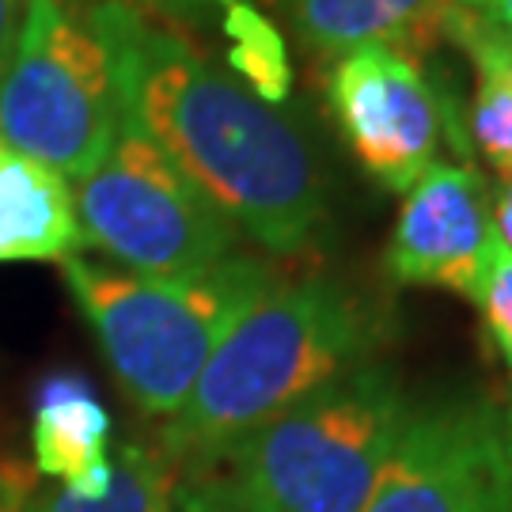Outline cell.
Listing matches in <instances>:
<instances>
[{"instance_id": "1", "label": "cell", "mask_w": 512, "mask_h": 512, "mask_svg": "<svg viewBox=\"0 0 512 512\" xmlns=\"http://www.w3.org/2000/svg\"><path fill=\"white\" fill-rule=\"evenodd\" d=\"M118 103L171 164L277 258L311 251L330 224L327 179L308 137L160 19L118 0L88 8Z\"/></svg>"}, {"instance_id": "2", "label": "cell", "mask_w": 512, "mask_h": 512, "mask_svg": "<svg viewBox=\"0 0 512 512\" xmlns=\"http://www.w3.org/2000/svg\"><path fill=\"white\" fill-rule=\"evenodd\" d=\"M391 342L384 304L327 274L277 281L228 330L205 372L167 418L160 448L186 475L217 471L255 429L342 372L380 361Z\"/></svg>"}, {"instance_id": "3", "label": "cell", "mask_w": 512, "mask_h": 512, "mask_svg": "<svg viewBox=\"0 0 512 512\" xmlns=\"http://www.w3.org/2000/svg\"><path fill=\"white\" fill-rule=\"evenodd\" d=\"M61 277L114 380L152 418L179 414L228 330L281 281L266 258L239 251L186 277H148L76 255L61 262Z\"/></svg>"}, {"instance_id": "4", "label": "cell", "mask_w": 512, "mask_h": 512, "mask_svg": "<svg viewBox=\"0 0 512 512\" xmlns=\"http://www.w3.org/2000/svg\"><path fill=\"white\" fill-rule=\"evenodd\" d=\"M410 403L391 365L349 368L239 440L224 478L258 512H365Z\"/></svg>"}, {"instance_id": "5", "label": "cell", "mask_w": 512, "mask_h": 512, "mask_svg": "<svg viewBox=\"0 0 512 512\" xmlns=\"http://www.w3.org/2000/svg\"><path fill=\"white\" fill-rule=\"evenodd\" d=\"M118 122L110 57L88 16L69 0H27L0 69V141L80 183L107 156Z\"/></svg>"}, {"instance_id": "6", "label": "cell", "mask_w": 512, "mask_h": 512, "mask_svg": "<svg viewBox=\"0 0 512 512\" xmlns=\"http://www.w3.org/2000/svg\"><path fill=\"white\" fill-rule=\"evenodd\" d=\"M76 217L84 247L148 277L202 274L239 247L236 224L126 114L107 156L76 183Z\"/></svg>"}, {"instance_id": "7", "label": "cell", "mask_w": 512, "mask_h": 512, "mask_svg": "<svg viewBox=\"0 0 512 512\" xmlns=\"http://www.w3.org/2000/svg\"><path fill=\"white\" fill-rule=\"evenodd\" d=\"M327 95L338 133L357 167L391 194H406L440 141L471 156L463 103L444 69H425L421 57L391 46H361L334 57Z\"/></svg>"}, {"instance_id": "8", "label": "cell", "mask_w": 512, "mask_h": 512, "mask_svg": "<svg viewBox=\"0 0 512 512\" xmlns=\"http://www.w3.org/2000/svg\"><path fill=\"white\" fill-rule=\"evenodd\" d=\"M365 512H512L505 418L482 395L410 403Z\"/></svg>"}, {"instance_id": "9", "label": "cell", "mask_w": 512, "mask_h": 512, "mask_svg": "<svg viewBox=\"0 0 512 512\" xmlns=\"http://www.w3.org/2000/svg\"><path fill=\"white\" fill-rule=\"evenodd\" d=\"M494 205L486 179L471 164H429L403 194L384 251L387 281L403 289H448L471 300Z\"/></svg>"}, {"instance_id": "10", "label": "cell", "mask_w": 512, "mask_h": 512, "mask_svg": "<svg viewBox=\"0 0 512 512\" xmlns=\"http://www.w3.org/2000/svg\"><path fill=\"white\" fill-rule=\"evenodd\" d=\"M110 410L76 372H54L35 391L31 448L42 478L76 497H103L114 475Z\"/></svg>"}, {"instance_id": "11", "label": "cell", "mask_w": 512, "mask_h": 512, "mask_svg": "<svg viewBox=\"0 0 512 512\" xmlns=\"http://www.w3.org/2000/svg\"><path fill=\"white\" fill-rule=\"evenodd\" d=\"M84 251L69 179L0 141V262H65Z\"/></svg>"}, {"instance_id": "12", "label": "cell", "mask_w": 512, "mask_h": 512, "mask_svg": "<svg viewBox=\"0 0 512 512\" xmlns=\"http://www.w3.org/2000/svg\"><path fill=\"white\" fill-rule=\"evenodd\" d=\"M296 35L315 54L342 57L361 46H391L429 57L448 35L456 0H285Z\"/></svg>"}, {"instance_id": "13", "label": "cell", "mask_w": 512, "mask_h": 512, "mask_svg": "<svg viewBox=\"0 0 512 512\" xmlns=\"http://www.w3.org/2000/svg\"><path fill=\"white\" fill-rule=\"evenodd\" d=\"M179 467L164 448L145 440H126L114 452V475L103 497H76L69 490H35L23 494L16 512H171V494Z\"/></svg>"}, {"instance_id": "14", "label": "cell", "mask_w": 512, "mask_h": 512, "mask_svg": "<svg viewBox=\"0 0 512 512\" xmlns=\"http://www.w3.org/2000/svg\"><path fill=\"white\" fill-rule=\"evenodd\" d=\"M220 35L228 73L266 107L285 103L293 92V57L270 16L251 0H228L220 8Z\"/></svg>"}, {"instance_id": "15", "label": "cell", "mask_w": 512, "mask_h": 512, "mask_svg": "<svg viewBox=\"0 0 512 512\" xmlns=\"http://www.w3.org/2000/svg\"><path fill=\"white\" fill-rule=\"evenodd\" d=\"M467 141L486 164L501 175V183L512 179V88L494 76H478L475 95L463 107Z\"/></svg>"}, {"instance_id": "16", "label": "cell", "mask_w": 512, "mask_h": 512, "mask_svg": "<svg viewBox=\"0 0 512 512\" xmlns=\"http://www.w3.org/2000/svg\"><path fill=\"white\" fill-rule=\"evenodd\" d=\"M471 304L482 315V327L490 334V346L497 349V357L512 372V251L497 239V232L486 243Z\"/></svg>"}, {"instance_id": "17", "label": "cell", "mask_w": 512, "mask_h": 512, "mask_svg": "<svg viewBox=\"0 0 512 512\" xmlns=\"http://www.w3.org/2000/svg\"><path fill=\"white\" fill-rule=\"evenodd\" d=\"M444 42L459 46L467 54V61L478 69V76H494V80H505L512 88V31L494 27V23H486L475 12L456 4Z\"/></svg>"}, {"instance_id": "18", "label": "cell", "mask_w": 512, "mask_h": 512, "mask_svg": "<svg viewBox=\"0 0 512 512\" xmlns=\"http://www.w3.org/2000/svg\"><path fill=\"white\" fill-rule=\"evenodd\" d=\"M171 512H258L236 486L217 471L186 475L175 482Z\"/></svg>"}, {"instance_id": "19", "label": "cell", "mask_w": 512, "mask_h": 512, "mask_svg": "<svg viewBox=\"0 0 512 512\" xmlns=\"http://www.w3.org/2000/svg\"><path fill=\"white\" fill-rule=\"evenodd\" d=\"M118 4H126L133 12H141L148 19H160V23H190V27H198V23H209L213 16H220V8L228 4V0H118Z\"/></svg>"}, {"instance_id": "20", "label": "cell", "mask_w": 512, "mask_h": 512, "mask_svg": "<svg viewBox=\"0 0 512 512\" xmlns=\"http://www.w3.org/2000/svg\"><path fill=\"white\" fill-rule=\"evenodd\" d=\"M23 4L27 0H0V69L12 54V42L19 35V19H23Z\"/></svg>"}, {"instance_id": "21", "label": "cell", "mask_w": 512, "mask_h": 512, "mask_svg": "<svg viewBox=\"0 0 512 512\" xmlns=\"http://www.w3.org/2000/svg\"><path fill=\"white\" fill-rule=\"evenodd\" d=\"M456 4L467 8V12H475L478 19L494 23V27L512 31V0H456Z\"/></svg>"}, {"instance_id": "22", "label": "cell", "mask_w": 512, "mask_h": 512, "mask_svg": "<svg viewBox=\"0 0 512 512\" xmlns=\"http://www.w3.org/2000/svg\"><path fill=\"white\" fill-rule=\"evenodd\" d=\"M494 232L512 251V179L497 186V194H494Z\"/></svg>"}, {"instance_id": "23", "label": "cell", "mask_w": 512, "mask_h": 512, "mask_svg": "<svg viewBox=\"0 0 512 512\" xmlns=\"http://www.w3.org/2000/svg\"><path fill=\"white\" fill-rule=\"evenodd\" d=\"M19 501H23V494H19L16 486L8 482V478L0 475V512H16Z\"/></svg>"}, {"instance_id": "24", "label": "cell", "mask_w": 512, "mask_h": 512, "mask_svg": "<svg viewBox=\"0 0 512 512\" xmlns=\"http://www.w3.org/2000/svg\"><path fill=\"white\" fill-rule=\"evenodd\" d=\"M505 444H509V463H512V399H509V414H505Z\"/></svg>"}]
</instances>
